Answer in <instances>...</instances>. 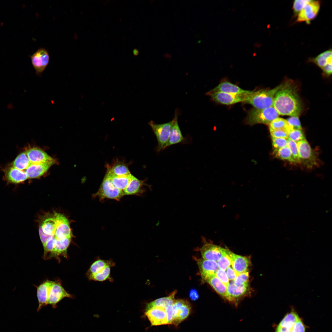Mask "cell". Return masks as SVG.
Listing matches in <instances>:
<instances>
[{"label": "cell", "mask_w": 332, "mask_h": 332, "mask_svg": "<svg viewBox=\"0 0 332 332\" xmlns=\"http://www.w3.org/2000/svg\"><path fill=\"white\" fill-rule=\"evenodd\" d=\"M190 296L192 299L193 300L196 299L198 297V295L196 292L194 290L191 291L190 293Z\"/></svg>", "instance_id": "51"}, {"label": "cell", "mask_w": 332, "mask_h": 332, "mask_svg": "<svg viewBox=\"0 0 332 332\" xmlns=\"http://www.w3.org/2000/svg\"><path fill=\"white\" fill-rule=\"evenodd\" d=\"M211 91L213 92H222L244 97L251 92V91L243 89L227 81H221Z\"/></svg>", "instance_id": "17"}, {"label": "cell", "mask_w": 332, "mask_h": 332, "mask_svg": "<svg viewBox=\"0 0 332 332\" xmlns=\"http://www.w3.org/2000/svg\"><path fill=\"white\" fill-rule=\"evenodd\" d=\"M39 232L41 240L43 246H44L46 243L48 238L51 236L46 234L44 232L41 225L39 226Z\"/></svg>", "instance_id": "49"}, {"label": "cell", "mask_w": 332, "mask_h": 332, "mask_svg": "<svg viewBox=\"0 0 332 332\" xmlns=\"http://www.w3.org/2000/svg\"><path fill=\"white\" fill-rule=\"evenodd\" d=\"M272 146L274 149H278L287 145V139L277 138L271 137Z\"/></svg>", "instance_id": "44"}, {"label": "cell", "mask_w": 332, "mask_h": 332, "mask_svg": "<svg viewBox=\"0 0 332 332\" xmlns=\"http://www.w3.org/2000/svg\"><path fill=\"white\" fill-rule=\"evenodd\" d=\"M177 116L176 114L173 119L168 139L164 149L172 145L181 143L184 140L178 124Z\"/></svg>", "instance_id": "21"}, {"label": "cell", "mask_w": 332, "mask_h": 332, "mask_svg": "<svg viewBox=\"0 0 332 332\" xmlns=\"http://www.w3.org/2000/svg\"><path fill=\"white\" fill-rule=\"evenodd\" d=\"M273 106L279 115L299 116L302 105L296 88L290 81L284 83L276 92Z\"/></svg>", "instance_id": "1"}, {"label": "cell", "mask_w": 332, "mask_h": 332, "mask_svg": "<svg viewBox=\"0 0 332 332\" xmlns=\"http://www.w3.org/2000/svg\"><path fill=\"white\" fill-rule=\"evenodd\" d=\"M124 196L123 191L115 187L109 179L105 175L98 191L94 194L101 201L105 199L119 201Z\"/></svg>", "instance_id": "4"}, {"label": "cell", "mask_w": 332, "mask_h": 332, "mask_svg": "<svg viewBox=\"0 0 332 332\" xmlns=\"http://www.w3.org/2000/svg\"><path fill=\"white\" fill-rule=\"evenodd\" d=\"M172 304L168 306L165 308L168 325L171 324L173 316Z\"/></svg>", "instance_id": "48"}, {"label": "cell", "mask_w": 332, "mask_h": 332, "mask_svg": "<svg viewBox=\"0 0 332 332\" xmlns=\"http://www.w3.org/2000/svg\"><path fill=\"white\" fill-rule=\"evenodd\" d=\"M176 293V291H174L169 296L157 299L150 302L147 305L145 310L155 306L165 308L168 306L172 304L175 300L174 297Z\"/></svg>", "instance_id": "29"}, {"label": "cell", "mask_w": 332, "mask_h": 332, "mask_svg": "<svg viewBox=\"0 0 332 332\" xmlns=\"http://www.w3.org/2000/svg\"><path fill=\"white\" fill-rule=\"evenodd\" d=\"M309 61L314 63L322 69L327 63H332L331 49L322 53L315 57L309 59Z\"/></svg>", "instance_id": "28"}, {"label": "cell", "mask_w": 332, "mask_h": 332, "mask_svg": "<svg viewBox=\"0 0 332 332\" xmlns=\"http://www.w3.org/2000/svg\"><path fill=\"white\" fill-rule=\"evenodd\" d=\"M229 255L232 268L238 274L247 271L251 263L250 258L249 257L238 255L230 251Z\"/></svg>", "instance_id": "19"}, {"label": "cell", "mask_w": 332, "mask_h": 332, "mask_svg": "<svg viewBox=\"0 0 332 332\" xmlns=\"http://www.w3.org/2000/svg\"><path fill=\"white\" fill-rule=\"evenodd\" d=\"M311 0H295L293 2L292 9L294 16H297L305 6Z\"/></svg>", "instance_id": "41"}, {"label": "cell", "mask_w": 332, "mask_h": 332, "mask_svg": "<svg viewBox=\"0 0 332 332\" xmlns=\"http://www.w3.org/2000/svg\"><path fill=\"white\" fill-rule=\"evenodd\" d=\"M215 275L227 287L229 283V280L225 271L219 268L216 271Z\"/></svg>", "instance_id": "46"}, {"label": "cell", "mask_w": 332, "mask_h": 332, "mask_svg": "<svg viewBox=\"0 0 332 332\" xmlns=\"http://www.w3.org/2000/svg\"><path fill=\"white\" fill-rule=\"evenodd\" d=\"M321 2L318 0H311L306 5L297 15L295 22H305L309 24L317 17L320 10Z\"/></svg>", "instance_id": "8"}, {"label": "cell", "mask_w": 332, "mask_h": 332, "mask_svg": "<svg viewBox=\"0 0 332 332\" xmlns=\"http://www.w3.org/2000/svg\"><path fill=\"white\" fill-rule=\"evenodd\" d=\"M321 69L325 76H330L332 73V63H327Z\"/></svg>", "instance_id": "50"}, {"label": "cell", "mask_w": 332, "mask_h": 332, "mask_svg": "<svg viewBox=\"0 0 332 332\" xmlns=\"http://www.w3.org/2000/svg\"><path fill=\"white\" fill-rule=\"evenodd\" d=\"M49 59L47 51L43 48L39 49L31 56V62L38 75L40 76L44 71L48 64Z\"/></svg>", "instance_id": "10"}, {"label": "cell", "mask_w": 332, "mask_h": 332, "mask_svg": "<svg viewBox=\"0 0 332 332\" xmlns=\"http://www.w3.org/2000/svg\"><path fill=\"white\" fill-rule=\"evenodd\" d=\"M225 271L229 280L230 281H234L239 275L230 266L227 267Z\"/></svg>", "instance_id": "47"}, {"label": "cell", "mask_w": 332, "mask_h": 332, "mask_svg": "<svg viewBox=\"0 0 332 332\" xmlns=\"http://www.w3.org/2000/svg\"><path fill=\"white\" fill-rule=\"evenodd\" d=\"M144 181L132 176L128 184L123 191L124 195H140L143 193L142 188L144 185Z\"/></svg>", "instance_id": "24"}, {"label": "cell", "mask_w": 332, "mask_h": 332, "mask_svg": "<svg viewBox=\"0 0 332 332\" xmlns=\"http://www.w3.org/2000/svg\"><path fill=\"white\" fill-rule=\"evenodd\" d=\"M65 298H72L73 297L64 289L60 283L54 281L49 291L48 304L51 305L55 308L57 307V304Z\"/></svg>", "instance_id": "11"}, {"label": "cell", "mask_w": 332, "mask_h": 332, "mask_svg": "<svg viewBox=\"0 0 332 332\" xmlns=\"http://www.w3.org/2000/svg\"><path fill=\"white\" fill-rule=\"evenodd\" d=\"M205 281L209 283L222 297L229 301V298L227 293V287L216 275L209 278Z\"/></svg>", "instance_id": "26"}, {"label": "cell", "mask_w": 332, "mask_h": 332, "mask_svg": "<svg viewBox=\"0 0 332 332\" xmlns=\"http://www.w3.org/2000/svg\"><path fill=\"white\" fill-rule=\"evenodd\" d=\"M249 288V283L237 285L234 281L229 282L227 290L229 300V302L237 305L239 299L246 295Z\"/></svg>", "instance_id": "15"}, {"label": "cell", "mask_w": 332, "mask_h": 332, "mask_svg": "<svg viewBox=\"0 0 332 332\" xmlns=\"http://www.w3.org/2000/svg\"><path fill=\"white\" fill-rule=\"evenodd\" d=\"M269 128L273 129H285L289 132L292 130L289 125L287 121L282 118L278 117L274 120L269 125Z\"/></svg>", "instance_id": "37"}, {"label": "cell", "mask_w": 332, "mask_h": 332, "mask_svg": "<svg viewBox=\"0 0 332 332\" xmlns=\"http://www.w3.org/2000/svg\"><path fill=\"white\" fill-rule=\"evenodd\" d=\"M106 174L112 176H122L131 174L127 166L121 162H117L111 167H108Z\"/></svg>", "instance_id": "31"}, {"label": "cell", "mask_w": 332, "mask_h": 332, "mask_svg": "<svg viewBox=\"0 0 332 332\" xmlns=\"http://www.w3.org/2000/svg\"><path fill=\"white\" fill-rule=\"evenodd\" d=\"M71 237L63 239H56L50 257L58 256L60 255L66 256L67 250L71 241Z\"/></svg>", "instance_id": "25"}, {"label": "cell", "mask_w": 332, "mask_h": 332, "mask_svg": "<svg viewBox=\"0 0 332 332\" xmlns=\"http://www.w3.org/2000/svg\"><path fill=\"white\" fill-rule=\"evenodd\" d=\"M206 95L211 97L216 102L225 105H231L240 102H244L245 97L222 92H213L210 91Z\"/></svg>", "instance_id": "12"}, {"label": "cell", "mask_w": 332, "mask_h": 332, "mask_svg": "<svg viewBox=\"0 0 332 332\" xmlns=\"http://www.w3.org/2000/svg\"><path fill=\"white\" fill-rule=\"evenodd\" d=\"M173 316L171 324L177 326L189 316L191 309L187 301L175 300L172 304Z\"/></svg>", "instance_id": "7"}, {"label": "cell", "mask_w": 332, "mask_h": 332, "mask_svg": "<svg viewBox=\"0 0 332 332\" xmlns=\"http://www.w3.org/2000/svg\"><path fill=\"white\" fill-rule=\"evenodd\" d=\"M279 115L273 106L262 109L254 108L249 111L245 122L251 125L257 124L269 125L271 121L278 117Z\"/></svg>", "instance_id": "3"}, {"label": "cell", "mask_w": 332, "mask_h": 332, "mask_svg": "<svg viewBox=\"0 0 332 332\" xmlns=\"http://www.w3.org/2000/svg\"><path fill=\"white\" fill-rule=\"evenodd\" d=\"M281 84L271 89H261L251 91L245 97L244 102L251 105L255 108L262 109L273 106L275 95L283 85Z\"/></svg>", "instance_id": "2"}, {"label": "cell", "mask_w": 332, "mask_h": 332, "mask_svg": "<svg viewBox=\"0 0 332 332\" xmlns=\"http://www.w3.org/2000/svg\"><path fill=\"white\" fill-rule=\"evenodd\" d=\"M26 152L31 164L49 162L54 164L55 163L53 158L39 148H30L27 150Z\"/></svg>", "instance_id": "18"}, {"label": "cell", "mask_w": 332, "mask_h": 332, "mask_svg": "<svg viewBox=\"0 0 332 332\" xmlns=\"http://www.w3.org/2000/svg\"><path fill=\"white\" fill-rule=\"evenodd\" d=\"M286 120L292 129L302 130L298 116H291Z\"/></svg>", "instance_id": "43"}, {"label": "cell", "mask_w": 332, "mask_h": 332, "mask_svg": "<svg viewBox=\"0 0 332 332\" xmlns=\"http://www.w3.org/2000/svg\"><path fill=\"white\" fill-rule=\"evenodd\" d=\"M5 176L8 182L14 184L22 182L28 178L25 171L19 170L12 166L6 170Z\"/></svg>", "instance_id": "23"}, {"label": "cell", "mask_w": 332, "mask_h": 332, "mask_svg": "<svg viewBox=\"0 0 332 332\" xmlns=\"http://www.w3.org/2000/svg\"><path fill=\"white\" fill-rule=\"evenodd\" d=\"M287 146L290 149L293 158L296 163H300L298 149L297 143L289 138H287Z\"/></svg>", "instance_id": "38"}, {"label": "cell", "mask_w": 332, "mask_h": 332, "mask_svg": "<svg viewBox=\"0 0 332 332\" xmlns=\"http://www.w3.org/2000/svg\"><path fill=\"white\" fill-rule=\"evenodd\" d=\"M249 272L247 271L238 275L233 281L235 285H240L249 283Z\"/></svg>", "instance_id": "45"}, {"label": "cell", "mask_w": 332, "mask_h": 332, "mask_svg": "<svg viewBox=\"0 0 332 332\" xmlns=\"http://www.w3.org/2000/svg\"><path fill=\"white\" fill-rule=\"evenodd\" d=\"M145 314L152 326L168 324L165 308L153 307L145 310Z\"/></svg>", "instance_id": "13"}, {"label": "cell", "mask_w": 332, "mask_h": 332, "mask_svg": "<svg viewBox=\"0 0 332 332\" xmlns=\"http://www.w3.org/2000/svg\"><path fill=\"white\" fill-rule=\"evenodd\" d=\"M271 137L277 138H288V131L285 129H273L269 128Z\"/></svg>", "instance_id": "42"}, {"label": "cell", "mask_w": 332, "mask_h": 332, "mask_svg": "<svg viewBox=\"0 0 332 332\" xmlns=\"http://www.w3.org/2000/svg\"><path fill=\"white\" fill-rule=\"evenodd\" d=\"M31 164L26 152H24L20 153L16 157L13 162L12 167L19 170L24 171L26 170Z\"/></svg>", "instance_id": "32"}, {"label": "cell", "mask_w": 332, "mask_h": 332, "mask_svg": "<svg viewBox=\"0 0 332 332\" xmlns=\"http://www.w3.org/2000/svg\"><path fill=\"white\" fill-rule=\"evenodd\" d=\"M197 263L202 279L206 281L209 278L215 276L219 268L217 262L203 259H198Z\"/></svg>", "instance_id": "16"}, {"label": "cell", "mask_w": 332, "mask_h": 332, "mask_svg": "<svg viewBox=\"0 0 332 332\" xmlns=\"http://www.w3.org/2000/svg\"><path fill=\"white\" fill-rule=\"evenodd\" d=\"M110 180L113 185L117 188L123 191L128 184L132 176L131 174L122 176L106 175Z\"/></svg>", "instance_id": "30"}, {"label": "cell", "mask_w": 332, "mask_h": 332, "mask_svg": "<svg viewBox=\"0 0 332 332\" xmlns=\"http://www.w3.org/2000/svg\"><path fill=\"white\" fill-rule=\"evenodd\" d=\"M53 216L56 227L53 236L56 239H60L71 237L72 232L68 220L63 215L55 212Z\"/></svg>", "instance_id": "9"}, {"label": "cell", "mask_w": 332, "mask_h": 332, "mask_svg": "<svg viewBox=\"0 0 332 332\" xmlns=\"http://www.w3.org/2000/svg\"><path fill=\"white\" fill-rule=\"evenodd\" d=\"M224 249L204 241L200 251L203 259L217 262L222 256Z\"/></svg>", "instance_id": "14"}, {"label": "cell", "mask_w": 332, "mask_h": 332, "mask_svg": "<svg viewBox=\"0 0 332 332\" xmlns=\"http://www.w3.org/2000/svg\"><path fill=\"white\" fill-rule=\"evenodd\" d=\"M54 281L47 280L37 287V296L38 306L37 309L39 311L43 307L48 305L47 302L49 291Z\"/></svg>", "instance_id": "20"}, {"label": "cell", "mask_w": 332, "mask_h": 332, "mask_svg": "<svg viewBox=\"0 0 332 332\" xmlns=\"http://www.w3.org/2000/svg\"><path fill=\"white\" fill-rule=\"evenodd\" d=\"M113 266L115 263L111 260H105L98 259L94 261L91 265L86 275L88 278L101 271L108 265Z\"/></svg>", "instance_id": "27"}, {"label": "cell", "mask_w": 332, "mask_h": 332, "mask_svg": "<svg viewBox=\"0 0 332 332\" xmlns=\"http://www.w3.org/2000/svg\"><path fill=\"white\" fill-rule=\"evenodd\" d=\"M41 225L45 233L50 236H53L56 227V222L53 215L52 217L46 218Z\"/></svg>", "instance_id": "35"}, {"label": "cell", "mask_w": 332, "mask_h": 332, "mask_svg": "<svg viewBox=\"0 0 332 332\" xmlns=\"http://www.w3.org/2000/svg\"><path fill=\"white\" fill-rule=\"evenodd\" d=\"M230 251L228 249L225 248L222 256L217 262L219 268L224 271L231 265Z\"/></svg>", "instance_id": "36"}, {"label": "cell", "mask_w": 332, "mask_h": 332, "mask_svg": "<svg viewBox=\"0 0 332 332\" xmlns=\"http://www.w3.org/2000/svg\"><path fill=\"white\" fill-rule=\"evenodd\" d=\"M297 143L306 139L302 130L292 129L288 133V138Z\"/></svg>", "instance_id": "40"}, {"label": "cell", "mask_w": 332, "mask_h": 332, "mask_svg": "<svg viewBox=\"0 0 332 332\" xmlns=\"http://www.w3.org/2000/svg\"><path fill=\"white\" fill-rule=\"evenodd\" d=\"M297 144L300 163L309 168L317 166V157L306 140L300 141Z\"/></svg>", "instance_id": "6"}, {"label": "cell", "mask_w": 332, "mask_h": 332, "mask_svg": "<svg viewBox=\"0 0 332 332\" xmlns=\"http://www.w3.org/2000/svg\"><path fill=\"white\" fill-rule=\"evenodd\" d=\"M273 155L276 157L282 160L295 163L291 152L287 146L278 149H274Z\"/></svg>", "instance_id": "34"}, {"label": "cell", "mask_w": 332, "mask_h": 332, "mask_svg": "<svg viewBox=\"0 0 332 332\" xmlns=\"http://www.w3.org/2000/svg\"><path fill=\"white\" fill-rule=\"evenodd\" d=\"M112 266L110 265L106 266L101 271L89 277V279L99 282L112 280L110 273L111 268Z\"/></svg>", "instance_id": "33"}, {"label": "cell", "mask_w": 332, "mask_h": 332, "mask_svg": "<svg viewBox=\"0 0 332 332\" xmlns=\"http://www.w3.org/2000/svg\"><path fill=\"white\" fill-rule=\"evenodd\" d=\"M53 163H45L31 164L25 171L28 178H37L43 175Z\"/></svg>", "instance_id": "22"}, {"label": "cell", "mask_w": 332, "mask_h": 332, "mask_svg": "<svg viewBox=\"0 0 332 332\" xmlns=\"http://www.w3.org/2000/svg\"><path fill=\"white\" fill-rule=\"evenodd\" d=\"M174 119L165 123L156 124L151 121L149 123L155 135L158 143L156 150L159 152L164 149L169 136Z\"/></svg>", "instance_id": "5"}, {"label": "cell", "mask_w": 332, "mask_h": 332, "mask_svg": "<svg viewBox=\"0 0 332 332\" xmlns=\"http://www.w3.org/2000/svg\"><path fill=\"white\" fill-rule=\"evenodd\" d=\"M56 239L53 236L49 237L45 244L43 246L44 249V258L46 259L48 254L49 255V258L50 257L51 255L53 250Z\"/></svg>", "instance_id": "39"}]
</instances>
